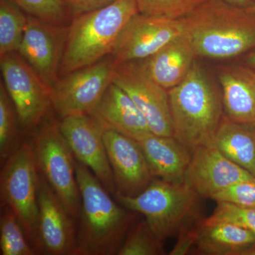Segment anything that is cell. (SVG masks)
<instances>
[{
  "label": "cell",
  "mask_w": 255,
  "mask_h": 255,
  "mask_svg": "<svg viewBox=\"0 0 255 255\" xmlns=\"http://www.w3.org/2000/svg\"><path fill=\"white\" fill-rule=\"evenodd\" d=\"M38 205L33 246L36 255H75V220L69 214L59 198L40 173Z\"/></svg>",
  "instance_id": "7c38bea8"
},
{
  "label": "cell",
  "mask_w": 255,
  "mask_h": 255,
  "mask_svg": "<svg viewBox=\"0 0 255 255\" xmlns=\"http://www.w3.org/2000/svg\"><path fill=\"white\" fill-rule=\"evenodd\" d=\"M255 248V235L229 221L210 216L197 224L196 254L248 255Z\"/></svg>",
  "instance_id": "d6986e66"
},
{
  "label": "cell",
  "mask_w": 255,
  "mask_h": 255,
  "mask_svg": "<svg viewBox=\"0 0 255 255\" xmlns=\"http://www.w3.org/2000/svg\"><path fill=\"white\" fill-rule=\"evenodd\" d=\"M198 221L196 220L189 223L179 231L177 243L169 255H184L190 253L196 243Z\"/></svg>",
  "instance_id": "4dcf8cb0"
},
{
  "label": "cell",
  "mask_w": 255,
  "mask_h": 255,
  "mask_svg": "<svg viewBox=\"0 0 255 255\" xmlns=\"http://www.w3.org/2000/svg\"><path fill=\"white\" fill-rule=\"evenodd\" d=\"M228 4L237 6V7L248 9L254 4L255 0H223Z\"/></svg>",
  "instance_id": "d6a6232c"
},
{
  "label": "cell",
  "mask_w": 255,
  "mask_h": 255,
  "mask_svg": "<svg viewBox=\"0 0 255 255\" xmlns=\"http://www.w3.org/2000/svg\"><path fill=\"white\" fill-rule=\"evenodd\" d=\"M245 65H248V66L251 67V68L255 70V50L248 53V55H247Z\"/></svg>",
  "instance_id": "836d02e7"
},
{
  "label": "cell",
  "mask_w": 255,
  "mask_h": 255,
  "mask_svg": "<svg viewBox=\"0 0 255 255\" xmlns=\"http://www.w3.org/2000/svg\"><path fill=\"white\" fill-rule=\"evenodd\" d=\"M1 77L17 113L21 130L33 132L52 107L51 88L17 52L0 57Z\"/></svg>",
  "instance_id": "ba28073f"
},
{
  "label": "cell",
  "mask_w": 255,
  "mask_h": 255,
  "mask_svg": "<svg viewBox=\"0 0 255 255\" xmlns=\"http://www.w3.org/2000/svg\"><path fill=\"white\" fill-rule=\"evenodd\" d=\"M33 132L30 142L38 172L76 221L81 197L75 174V158L64 137L60 122L46 119Z\"/></svg>",
  "instance_id": "8992f818"
},
{
  "label": "cell",
  "mask_w": 255,
  "mask_h": 255,
  "mask_svg": "<svg viewBox=\"0 0 255 255\" xmlns=\"http://www.w3.org/2000/svg\"><path fill=\"white\" fill-rule=\"evenodd\" d=\"M184 32L182 19L137 13L121 32L110 57L116 65L147 59Z\"/></svg>",
  "instance_id": "8fae6325"
},
{
  "label": "cell",
  "mask_w": 255,
  "mask_h": 255,
  "mask_svg": "<svg viewBox=\"0 0 255 255\" xmlns=\"http://www.w3.org/2000/svg\"><path fill=\"white\" fill-rule=\"evenodd\" d=\"M197 57L226 60L255 50V14L209 0L182 18Z\"/></svg>",
  "instance_id": "3957f363"
},
{
  "label": "cell",
  "mask_w": 255,
  "mask_h": 255,
  "mask_svg": "<svg viewBox=\"0 0 255 255\" xmlns=\"http://www.w3.org/2000/svg\"><path fill=\"white\" fill-rule=\"evenodd\" d=\"M162 242L142 220L132 225L117 255H164Z\"/></svg>",
  "instance_id": "484cf974"
},
{
  "label": "cell",
  "mask_w": 255,
  "mask_h": 255,
  "mask_svg": "<svg viewBox=\"0 0 255 255\" xmlns=\"http://www.w3.org/2000/svg\"><path fill=\"white\" fill-rule=\"evenodd\" d=\"M60 127L75 159L88 167L114 197L117 190L104 141V128L90 115L61 119Z\"/></svg>",
  "instance_id": "4fadbf2b"
},
{
  "label": "cell",
  "mask_w": 255,
  "mask_h": 255,
  "mask_svg": "<svg viewBox=\"0 0 255 255\" xmlns=\"http://www.w3.org/2000/svg\"><path fill=\"white\" fill-rule=\"evenodd\" d=\"M114 1L115 0H62L71 18L84 13L100 9Z\"/></svg>",
  "instance_id": "1f68e13d"
},
{
  "label": "cell",
  "mask_w": 255,
  "mask_h": 255,
  "mask_svg": "<svg viewBox=\"0 0 255 255\" xmlns=\"http://www.w3.org/2000/svg\"><path fill=\"white\" fill-rule=\"evenodd\" d=\"M138 12L136 0H115L72 18L67 27L60 75L110 56L124 26Z\"/></svg>",
  "instance_id": "277c9868"
},
{
  "label": "cell",
  "mask_w": 255,
  "mask_h": 255,
  "mask_svg": "<svg viewBox=\"0 0 255 255\" xmlns=\"http://www.w3.org/2000/svg\"><path fill=\"white\" fill-rule=\"evenodd\" d=\"M248 10V11H249L250 12L253 13V14H255V2L254 4L252 5L251 6H250L249 8H248V9H246Z\"/></svg>",
  "instance_id": "e575fe53"
},
{
  "label": "cell",
  "mask_w": 255,
  "mask_h": 255,
  "mask_svg": "<svg viewBox=\"0 0 255 255\" xmlns=\"http://www.w3.org/2000/svg\"><path fill=\"white\" fill-rule=\"evenodd\" d=\"M19 121L4 84L0 82V164L3 165L23 141Z\"/></svg>",
  "instance_id": "cb8c5ba5"
},
{
  "label": "cell",
  "mask_w": 255,
  "mask_h": 255,
  "mask_svg": "<svg viewBox=\"0 0 255 255\" xmlns=\"http://www.w3.org/2000/svg\"><path fill=\"white\" fill-rule=\"evenodd\" d=\"M219 79L226 117L255 125V70L245 64L225 67Z\"/></svg>",
  "instance_id": "ffe728a7"
},
{
  "label": "cell",
  "mask_w": 255,
  "mask_h": 255,
  "mask_svg": "<svg viewBox=\"0 0 255 255\" xmlns=\"http://www.w3.org/2000/svg\"><path fill=\"white\" fill-rule=\"evenodd\" d=\"M67 27L28 15L17 53L50 88L60 77Z\"/></svg>",
  "instance_id": "5bb4252c"
},
{
  "label": "cell",
  "mask_w": 255,
  "mask_h": 255,
  "mask_svg": "<svg viewBox=\"0 0 255 255\" xmlns=\"http://www.w3.org/2000/svg\"><path fill=\"white\" fill-rule=\"evenodd\" d=\"M255 177L226 157L214 145L199 146L191 152L184 182L201 197H213L242 181Z\"/></svg>",
  "instance_id": "2e32d148"
},
{
  "label": "cell",
  "mask_w": 255,
  "mask_h": 255,
  "mask_svg": "<svg viewBox=\"0 0 255 255\" xmlns=\"http://www.w3.org/2000/svg\"><path fill=\"white\" fill-rule=\"evenodd\" d=\"M211 199L216 203H228L240 207L255 209V177L236 183L218 193Z\"/></svg>",
  "instance_id": "f1b7e54d"
},
{
  "label": "cell",
  "mask_w": 255,
  "mask_h": 255,
  "mask_svg": "<svg viewBox=\"0 0 255 255\" xmlns=\"http://www.w3.org/2000/svg\"><path fill=\"white\" fill-rule=\"evenodd\" d=\"M141 147L154 178L181 184L190 162L191 152L173 136L150 132L136 140Z\"/></svg>",
  "instance_id": "44dd1931"
},
{
  "label": "cell",
  "mask_w": 255,
  "mask_h": 255,
  "mask_svg": "<svg viewBox=\"0 0 255 255\" xmlns=\"http://www.w3.org/2000/svg\"><path fill=\"white\" fill-rule=\"evenodd\" d=\"M199 197L184 182L174 184L154 178L137 196L114 198L126 209L142 214L156 236L164 241L197 220Z\"/></svg>",
  "instance_id": "5b68a950"
},
{
  "label": "cell",
  "mask_w": 255,
  "mask_h": 255,
  "mask_svg": "<svg viewBox=\"0 0 255 255\" xmlns=\"http://www.w3.org/2000/svg\"><path fill=\"white\" fill-rule=\"evenodd\" d=\"M209 0H136L139 12L182 19Z\"/></svg>",
  "instance_id": "4316f807"
},
{
  "label": "cell",
  "mask_w": 255,
  "mask_h": 255,
  "mask_svg": "<svg viewBox=\"0 0 255 255\" xmlns=\"http://www.w3.org/2000/svg\"><path fill=\"white\" fill-rule=\"evenodd\" d=\"M113 82L143 114L152 133L173 136L168 90L149 76L140 60L116 65Z\"/></svg>",
  "instance_id": "30bf717a"
},
{
  "label": "cell",
  "mask_w": 255,
  "mask_h": 255,
  "mask_svg": "<svg viewBox=\"0 0 255 255\" xmlns=\"http://www.w3.org/2000/svg\"><path fill=\"white\" fill-rule=\"evenodd\" d=\"M81 206L75 255H117L137 213L126 209L91 170L75 159Z\"/></svg>",
  "instance_id": "6da1fadb"
},
{
  "label": "cell",
  "mask_w": 255,
  "mask_h": 255,
  "mask_svg": "<svg viewBox=\"0 0 255 255\" xmlns=\"http://www.w3.org/2000/svg\"><path fill=\"white\" fill-rule=\"evenodd\" d=\"M38 180L39 172L31 142L23 140L1 166L0 199L1 206H9L17 216L32 247L38 218Z\"/></svg>",
  "instance_id": "52a82bcc"
},
{
  "label": "cell",
  "mask_w": 255,
  "mask_h": 255,
  "mask_svg": "<svg viewBox=\"0 0 255 255\" xmlns=\"http://www.w3.org/2000/svg\"><path fill=\"white\" fill-rule=\"evenodd\" d=\"M211 218L237 224L255 235V209L240 207L228 203L218 202Z\"/></svg>",
  "instance_id": "f546056e"
},
{
  "label": "cell",
  "mask_w": 255,
  "mask_h": 255,
  "mask_svg": "<svg viewBox=\"0 0 255 255\" xmlns=\"http://www.w3.org/2000/svg\"><path fill=\"white\" fill-rule=\"evenodd\" d=\"M26 14L45 22L63 26L70 16L62 0H11Z\"/></svg>",
  "instance_id": "83f0119b"
},
{
  "label": "cell",
  "mask_w": 255,
  "mask_h": 255,
  "mask_svg": "<svg viewBox=\"0 0 255 255\" xmlns=\"http://www.w3.org/2000/svg\"><path fill=\"white\" fill-rule=\"evenodd\" d=\"M173 137L191 152L214 145L225 117L222 92L196 62L187 76L168 90Z\"/></svg>",
  "instance_id": "7a4b0ae2"
},
{
  "label": "cell",
  "mask_w": 255,
  "mask_h": 255,
  "mask_svg": "<svg viewBox=\"0 0 255 255\" xmlns=\"http://www.w3.org/2000/svg\"><path fill=\"white\" fill-rule=\"evenodd\" d=\"M0 255H35L17 216L9 206H1Z\"/></svg>",
  "instance_id": "d4e9b609"
},
{
  "label": "cell",
  "mask_w": 255,
  "mask_h": 255,
  "mask_svg": "<svg viewBox=\"0 0 255 255\" xmlns=\"http://www.w3.org/2000/svg\"><path fill=\"white\" fill-rule=\"evenodd\" d=\"M103 137L113 172L116 195L137 196L154 179L141 147L135 139L112 129L104 128Z\"/></svg>",
  "instance_id": "9a60e30c"
},
{
  "label": "cell",
  "mask_w": 255,
  "mask_h": 255,
  "mask_svg": "<svg viewBox=\"0 0 255 255\" xmlns=\"http://www.w3.org/2000/svg\"><path fill=\"white\" fill-rule=\"evenodd\" d=\"M28 14L11 0H0V57L17 52L27 24Z\"/></svg>",
  "instance_id": "603a6c76"
},
{
  "label": "cell",
  "mask_w": 255,
  "mask_h": 255,
  "mask_svg": "<svg viewBox=\"0 0 255 255\" xmlns=\"http://www.w3.org/2000/svg\"><path fill=\"white\" fill-rule=\"evenodd\" d=\"M115 68L109 56L60 76L51 87L52 107L60 118L91 113L113 82Z\"/></svg>",
  "instance_id": "9c48e42d"
},
{
  "label": "cell",
  "mask_w": 255,
  "mask_h": 255,
  "mask_svg": "<svg viewBox=\"0 0 255 255\" xmlns=\"http://www.w3.org/2000/svg\"><path fill=\"white\" fill-rule=\"evenodd\" d=\"M214 145L255 177V125L233 122L226 117L218 129Z\"/></svg>",
  "instance_id": "7402d4cb"
},
{
  "label": "cell",
  "mask_w": 255,
  "mask_h": 255,
  "mask_svg": "<svg viewBox=\"0 0 255 255\" xmlns=\"http://www.w3.org/2000/svg\"><path fill=\"white\" fill-rule=\"evenodd\" d=\"M89 115L104 128L112 129L135 140L152 132L143 114L114 82Z\"/></svg>",
  "instance_id": "e0dca14e"
},
{
  "label": "cell",
  "mask_w": 255,
  "mask_h": 255,
  "mask_svg": "<svg viewBox=\"0 0 255 255\" xmlns=\"http://www.w3.org/2000/svg\"><path fill=\"white\" fill-rule=\"evenodd\" d=\"M196 57L190 38L184 32L155 54L140 61L149 76L160 86L169 90L185 79L195 63Z\"/></svg>",
  "instance_id": "ac0fdd59"
}]
</instances>
